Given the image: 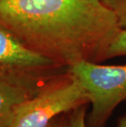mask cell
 Returning a JSON list of instances; mask_svg holds the SVG:
<instances>
[{
    "label": "cell",
    "mask_w": 126,
    "mask_h": 127,
    "mask_svg": "<svg viewBox=\"0 0 126 127\" xmlns=\"http://www.w3.org/2000/svg\"><path fill=\"white\" fill-rule=\"evenodd\" d=\"M87 105L65 112L57 116L47 127H87Z\"/></svg>",
    "instance_id": "8992f818"
},
{
    "label": "cell",
    "mask_w": 126,
    "mask_h": 127,
    "mask_svg": "<svg viewBox=\"0 0 126 127\" xmlns=\"http://www.w3.org/2000/svg\"><path fill=\"white\" fill-rule=\"evenodd\" d=\"M120 56H126V28L120 29L109 45L105 54V61Z\"/></svg>",
    "instance_id": "52a82bcc"
},
{
    "label": "cell",
    "mask_w": 126,
    "mask_h": 127,
    "mask_svg": "<svg viewBox=\"0 0 126 127\" xmlns=\"http://www.w3.org/2000/svg\"><path fill=\"white\" fill-rule=\"evenodd\" d=\"M0 27L66 67L104 62L122 28L101 0H0Z\"/></svg>",
    "instance_id": "6da1fadb"
},
{
    "label": "cell",
    "mask_w": 126,
    "mask_h": 127,
    "mask_svg": "<svg viewBox=\"0 0 126 127\" xmlns=\"http://www.w3.org/2000/svg\"><path fill=\"white\" fill-rule=\"evenodd\" d=\"M108 7L119 20L122 28H126V0H101Z\"/></svg>",
    "instance_id": "ba28073f"
},
{
    "label": "cell",
    "mask_w": 126,
    "mask_h": 127,
    "mask_svg": "<svg viewBox=\"0 0 126 127\" xmlns=\"http://www.w3.org/2000/svg\"><path fill=\"white\" fill-rule=\"evenodd\" d=\"M52 77L27 80L0 77V127H10L18 105L39 93Z\"/></svg>",
    "instance_id": "5b68a950"
},
{
    "label": "cell",
    "mask_w": 126,
    "mask_h": 127,
    "mask_svg": "<svg viewBox=\"0 0 126 127\" xmlns=\"http://www.w3.org/2000/svg\"><path fill=\"white\" fill-rule=\"evenodd\" d=\"M61 65L31 50L0 27V77L47 79L59 74Z\"/></svg>",
    "instance_id": "277c9868"
},
{
    "label": "cell",
    "mask_w": 126,
    "mask_h": 127,
    "mask_svg": "<svg viewBox=\"0 0 126 127\" xmlns=\"http://www.w3.org/2000/svg\"><path fill=\"white\" fill-rule=\"evenodd\" d=\"M87 104L89 99L86 91L66 69L18 105L10 127H47L57 116Z\"/></svg>",
    "instance_id": "7a4b0ae2"
},
{
    "label": "cell",
    "mask_w": 126,
    "mask_h": 127,
    "mask_svg": "<svg viewBox=\"0 0 126 127\" xmlns=\"http://www.w3.org/2000/svg\"><path fill=\"white\" fill-rule=\"evenodd\" d=\"M67 71L79 80L89 99L87 127H105L114 110L126 99V65L80 61L67 66Z\"/></svg>",
    "instance_id": "3957f363"
},
{
    "label": "cell",
    "mask_w": 126,
    "mask_h": 127,
    "mask_svg": "<svg viewBox=\"0 0 126 127\" xmlns=\"http://www.w3.org/2000/svg\"><path fill=\"white\" fill-rule=\"evenodd\" d=\"M116 127H126V115L124 116V117H120L119 120H118Z\"/></svg>",
    "instance_id": "9c48e42d"
}]
</instances>
